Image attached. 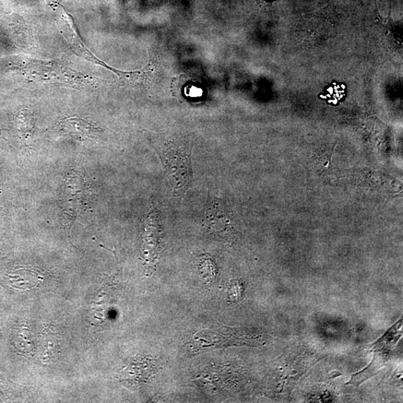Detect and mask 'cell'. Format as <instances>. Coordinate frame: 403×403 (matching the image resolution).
Segmentation results:
<instances>
[{
	"label": "cell",
	"instance_id": "4",
	"mask_svg": "<svg viewBox=\"0 0 403 403\" xmlns=\"http://www.w3.org/2000/svg\"><path fill=\"white\" fill-rule=\"evenodd\" d=\"M402 319L391 327L387 333L370 346L374 357L369 366L364 370L352 376L348 385L355 387L361 385L364 381L375 376L388 363L390 354L393 353L397 343L402 336Z\"/></svg>",
	"mask_w": 403,
	"mask_h": 403
},
{
	"label": "cell",
	"instance_id": "6",
	"mask_svg": "<svg viewBox=\"0 0 403 403\" xmlns=\"http://www.w3.org/2000/svg\"><path fill=\"white\" fill-rule=\"evenodd\" d=\"M62 131L75 137H85L94 134L97 128L90 122L79 117H70L60 125Z\"/></svg>",
	"mask_w": 403,
	"mask_h": 403
},
{
	"label": "cell",
	"instance_id": "8",
	"mask_svg": "<svg viewBox=\"0 0 403 403\" xmlns=\"http://www.w3.org/2000/svg\"><path fill=\"white\" fill-rule=\"evenodd\" d=\"M20 129L25 137L32 131L33 128V116L29 110H25L20 114Z\"/></svg>",
	"mask_w": 403,
	"mask_h": 403
},
{
	"label": "cell",
	"instance_id": "3",
	"mask_svg": "<svg viewBox=\"0 0 403 403\" xmlns=\"http://www.w3.org/2000/svg\"><path fill=\"white\" fill-rule=\"evenodd\" d=\"M53 4L59 29H60L61 34L71 50L79 57L92 64L111 71V72L121 79L137 78L140 75V73L138 72V71L136 72H125V71L114 68L102 61L100 58L91 51L84 41H83L73 17L67 13L65 8L58 0H55Z\"/></svg>",
	"mask_w": 403,
	"mask_h": 403
},
{
	"label": "cell",
	"instance_id": "2",
	"mask_svg": "<svg viewBox=\"0 0 403 403\" xmlns=\"http://www.w3.org/2000/svg\"><path fill=\"white\" fill-rule=\"evenodd\" d=\"M175 197H183L192 181V147L167 141L153 145Z\"/></svg>",
	"mask_w": 403,
	"mask_h": 403
},
{
	"label": "cell",
	"instance_id": "7",
	"mask_svg": "<svg viewBox=\"0 0 403 403\" xmlns=\"http://www.w3.org/2000/svg\"><path fill=\"white\" fill-rule=\"evenodd\" d=\"M11 282L18 284L20 289H29L38 286L40 281V276L32 270H20L15 272L14 276H11Z\"/></svg>",
	"mask_w": 403,
	"mask_h": 403
},
{
	"label": "cell",
	"instance_id": "5",
	"mask_svg": "<svg viewBox=\"0 0 403 403\" xmlns=\"http://www.w3.org/2000/svg\"><path fill=\"white\" fill-rule=\"evenodd\" d=\"M84 194V185L80 177L73 176L67 180L65 193V206L66 207V217L68 221H74L81 206V200Z\"/></svg>",
	"mask_w": 403,
	"mask_h": 403
},
{
	"label": "cell",
	"instance_id": "1",
	"mask_svg": "<svg viewBox=\"0 0 403 403\" xmlns=\"http://www.w3.org/2000/svg\"><path fill=\"white\" fill-rule=\"evenodd\" d=\"M23 74L41 84L86 87L92 85L93 78L71 67L63 59L41 60L27 58L20 63Z\"/></svg>",
	"mask_w": 403,
	"mask_h": 403
}]
</instances>
